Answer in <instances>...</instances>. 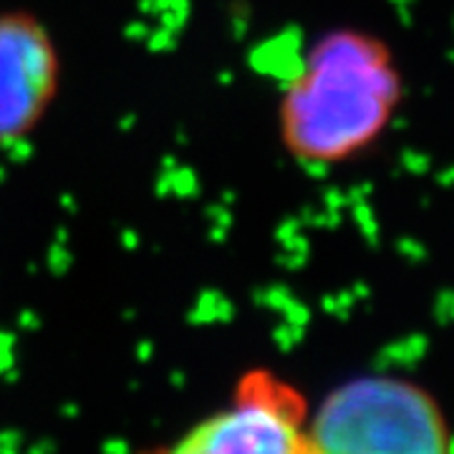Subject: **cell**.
I'll return each mask as SVG.
<instances>
[{"mask_svg":"<svg viewBox=\"0 0 454 454\" xmlns=\"http://www.w3.org/2000/svg\"><path fill=\"white\" fill-rule=\"evenodd\" d=\"M402 97L404 83L387 41L358 28L328 31L283 89L280 145L310 167L348 162L387 131Z\"/></svg>","mask_w":454,"mask_h":454,"instance_id":"cell-1","label":"cell"},{"mask_svg":"<svg viewBox=\"0 0 454 454\" xmlns=\"http://www.w3.org/2000/svg\"><path fill=\"white\" fill-rule=\"evenodd\" d=\"M61 56L41 18L0 13V146L26 139L56 101Z\"/></svg>","mask_w":454,"mask_h":454,"instance_id":"cell-4","label":"cell"},{"mask_svg":"<svg viewBox=\"0 0 454 454\" xmlns=\"http://www.w3.org/2000/svg\"><path fill=\"white\" fill-rule=\"evenodd\" d=\"M309 439L313 454H447L432 396L387 376L339 387L316 414Z\"/></svg>","mask_w":454,"mask_h":454,"instance_id":"cell-2","label":"cell"},{"mask_svg":"<svg viewBox=\"0 0 454 454\" xmlns=\"http://www.w3.org/2000/svg\"><path fill=\"white\" fill-rule=\"evenodd\" d=\"M154 454H313L306 404L291 384L253 372L225 409Z\"/></svg>","mask_w":454,"mask_h":454,"instance_id":"cell-3","label":"cell"}]
</instances>
